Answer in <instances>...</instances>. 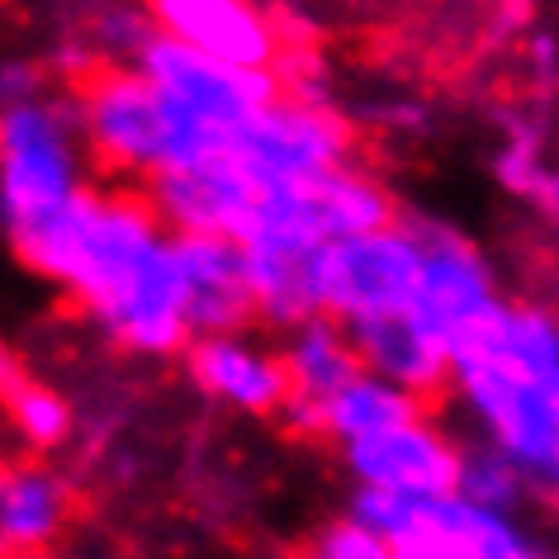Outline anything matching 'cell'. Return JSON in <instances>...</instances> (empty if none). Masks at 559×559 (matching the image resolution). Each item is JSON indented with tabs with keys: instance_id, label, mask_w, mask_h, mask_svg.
I'll list each match as a JSON object with an SVG mask.
<instances>
[{
	"instance_id": "obj_8",
	"label": "cell",
	"mask_w": 559,
	"mask_h": 559,
	"mask_svg": "<svg viewBox=\"0 0 559 559\" xmlns=\"http://www.w3.org/2000/svg\"><path fill=\"white\" fill-rule=\"evenodd\" d=\"M138 67L152 76L166 100L176 109H186L190 119L209 123L214 133L228 138L237 123H247L261 105H271L280 95V72L271 67H237L223 58H209V52L180 44V38L152 34V44L143 48Z\"/></svg>"
},
{
	"instance_id": "obj_5",
	"label": "cell",
	"mask_w": 559,
	"mask_h": 559,
	"mask_svg": "<svg viewBox=\"0 0 559 559\" xmlns=\"http://www.w3.org/2000/svg\"><path fill=\"white\" fill-rule=\"evenodd\" d=\"M352 516L380 531L403 559H555L512 522V512L474 502L460 488L441 498H394L356 488Z\"/></svg>"
},
{
	"instance_id": "obj_6",
	"label": "cell",
	"mask_w": 559,
	"mask_h": 559,
	"mask_svg": "<svg viewBox=\"0 0 559 559\" xmlns=\"http://www.w3.org/2000/svg\"><path fill=\"white\" fill-rule=\"evenodd\" d=\"M423 280V233L417 218H394L384 228L332 237L318 251V309L337 323L408 309Z\"/></svg>"
},
{
	"instance_id": "obj_21",
	"label": "cell",
	"mask_w": 559,
	"mask_h": 559,
	"mask_svg": "<svg viewBox=\"0 0 559 559\" xmlns=\"http://www.w3.org/2000/svg\"><path fill=\"white\" fill-rule=\"evenodd\" d=\"M309 559H403L394 545H389L380 531H370L366 522H342V526H332L323 540H318V550Z\"/></svg>"
},
{
	"instance_id": "obj_19",
	"label": "cell",
	"mask_w": 559,
	"mask_h": 559,
	"mask_svg": "<svg viewBox=\"0 0 559 559\" xmlns=\"http://www.w3.org/2000/svg\"><path fill=\"white\" fill-rule=\"evenodd\" d=\"M10 427L15 437L29 445V451H58V445L72 437V408L62 403V394H52L48 384L38 380H10Z\"/></svg>"
},
{
	"instance_id": "obj_1",
	"label": "cell",
	"mask_w": 559,
	"mask_h": 559,
	"mask_svg": "<svg viewBox=\"0 0 559 559\" xmlns=\"http://www.w3.org/2000/svg\"><path fill=\"white\" fill-rule=\"evenodd\" d=\"M10 242L29 271L67 289L123 352L171 356L190 346L176 233L147 194L91 186Z\"/></svg>"
},
{
	"instance_id": "obj_13",
	"label": "cell",
	"mask_w": 559,
	"mask_h": 559,
	"mask_svg": "<svg viewBox=\"0 0 559 559\" xmlns=\"http://www.w3.org/2000/svg\"><path fill=\"white\" fill-rule=\"evenodd\" d=\"M176 261H180V285H186L190 342L214 337V332H242L257 318L247 257L237 237L176 233Z\"/></svg>"
},
{
	"instance_id": "obj_9",
	"label": "cell",
	"mask_w": 559,
	"mask_h": 559,
	"mask_svg": "<svg viewBox=\"0 0 559 559\" xmlns=\"http://www.w3.org/2000/svg\"><path fill=\"white\" fill-rule=\"evenodd\" d=\"M342 451L356 488H374V493H394V498L455 493L460 460H465V451L437 423H427V413L374 431V437H360L352 445H342Z\"/></svg>"
},
{
	"instance_id": "obj_12",
	"label": "cell",
	"mask_w": 559,
	"mask_h": 559,
	"mask_svg": "<svg viewBox=\"0 0 559 559\" xmlns=\"http://www.w3.org/2000/svg\"><path fill=\"white\" fill-rule=\"evenodd\" d=\"M417 233H423V280H417L413 309L423 313L437 332H445L451 346H455L460 332H465L474 318H484L502 295L493 285L488 261L455 228L417 218Z\"/></svg>"
},
{
	"instance_id": "obj_11",
	"label": "cell",
	"mask_w": 559,
	"mask_h": 559,
	"mask_svg": "<svg viewBox=\"0 0 559 559\" xmlns=\"http://www.w3.org/2000/svg\"><path fill=\"white\" fill-rule=\"evenodd\" d=\"M157 34L209 52L237 67H271L280 72L285 34L261 0H147Z\"/></svg>"
},
{
	"instance_id": "obj_17",
	"label": "cell",
	"mask_w": 559,
	"mask_h": 559,
	"mask_svg": "<svg viewBox=\"0 0 559 559\" xmlns=\"http://www.w3.org/2000/svg\"><path fill=\"white\" fill-rule=\"evenodd\" d=\"M72 488L38 460L10 465L0 479V540L10 555H38L62 536Z\"/></svg>"
},
{
	"instance_id": "obj_3",
	"label": "cell",
	"mask_w": 559,
	"mask_h": 559,
	"mask_svg": "<svg viewBox=\"0 0 559 559\" xmlns=\"http://www.w3.org/2000/svg\"><path fill=\"white\" fill-rule=\"evenodd\" d=\"M86 133L76 119L72 86L52 91L34 62L5 67V109H0V218L5 233L44 223L91 190Z\"/></svg>"
},
{
	"instance_id": "obj_14",
	"label": "cell",
	"mask_w": 559,
	"mask_h": 559,
	"mask_svg": "<svg viewBox=\"0 0 559 559\" xmlns=\"http://www.w3.org/2000/svg\"><path fill=\"white\" fill-rule=\"evenodd\" d=\"M186 356H190V380L209 399L228 403L237 413H251V417L285 413V403H289L285 352L247 342L242 332H214V337H194L186 346Z\"/></svg>"
},
{
	"instance_id": "obj_16",
	"label": "cell",
	"mask_w": 559,
	"mask_h": 559,
	"mask_svg": "<svg viewBox=\"0 0 559 559\" xmlns=\"http://www.w3.org/2000/svg\"><path fill=\"white\" fill-rule=\"evenodd\" d=\"M285 366H289V403L285 413L295 423L313 427L323 423V408L337 389L360 374V352L352 342V328L337 323V318L318 313L309 323L289 328V342H285Z\"/></svg>"
},
{
	"instance_id": "obj_7",
	"label": "cell",
	"mask_w": 559,
	"mask_h": 559,
	"mask_svg": "<svg viewBox=\"0 0 559 559\" xmlns=\"http://www.w3.org/2000/svg\"><path fill=\"white\" fill-rule=\"evenodd\" d=\"M223 152H233L261 186H280L352 162V123L328 105V95L309 86H280L271 105H261L228 133Z\"/></svg>"
},
{
	"instance_id": "obj_10",
	"label": "cell",
	"mask_w": 559,
	"mask_h": 559,
	"mask_svg": "<svg viewBox=\"0 0 559 559\" xmlns=\"http://www.w3.org/2000/svg\"><path fill=\"white\" fill-rule=\"evenodd\" d=\"M261 180L247 171L233 152L204 157L194 166H176L157 180H147V200L157 204L171 233H223L242 237L251 214L261 204Z\"/></svg>"
},
{
	"instance_id": "obj_20",
	"label": "cell",
	"mask_w": 559,
	"mask_h": 559,
	"mask_svg": "<svg viewBox=\"0 0 559 559\" xmlns=\"http://www.w3.org/2000/svg\"><path fill=\"white\" fill-rule=\"evenodd\" d=\"M526 474L516 469V460L508 451H498L493 441L484 445H469L465 460H460V493L474 498V502H488V508H502L512 512L516 498L526 493Z\"/></svg>"
},
{
	"instance_id": "obj_2",
	"label": "cell",
	"mask_w": 559,
	"mask_h": 559,
	"mask_svg": "<svg viewBox=\"0 0 559 559\" xmlns=\"http://www.w3.org/2000/svg\"><path fill=\"white\" fill-rule=\"evenodd\" d=\"M455 394L484 441L516 460L531 488L559 498V318L498 299L460 332Z\"/></svg>"
},
{
	"instance_id": "obj_18",
	"label": "cell",
	"mask_w": 559,
	"mask_h": 559,
	"mask_svg": "<svg viewBox=\"0 0 559 559\" xmlns=\"http://www.w3.org/2000/svg\"><path fill=\"white\" fill-rule=\"evenodd\" d=\"M417 413H427L423 394H413V389L384 380V374H374V370H360L328 399L318 431H328L337 445H352V441L374 437V431H384V427L408 423Z\"/></svg>"
},
{
	"instance_id": "obj_4",
	"label": "cell",
	"mask_w": 559,
	"mask_h": 559,
	"mask_svg": "<svg viewBox=\"0 0 559 559\" xmlns=\"http://www.w3.org/2000/svg\"><path fill=\"white\" fill-rule=\"evenodd\" d=\"M72 100L95 166L123 180L147 186L176 166H194L228 147L223 133L166 100L138 62L100 67L72 81Z\"/></svg>"
},
{
	"instance_id": "obj_15",
	"label": "cell",
	"mask_w": 559,
	"mask_h": 559,
	"mask_svg": "<svg viewBox=\"0 0 559 559\" xmlns=\"http://www.w3.org/2000/svg\"><path fill=\"white\" fill-rule=\"evenodd\" d=\"M346 328H352V342L366 370L384 374V380L413 389L423 399H431L441 384H451V374H455L451 337L431 328L413 304L408 309L360 318V323H346Z\"/></svg>"
}]
</instances>
